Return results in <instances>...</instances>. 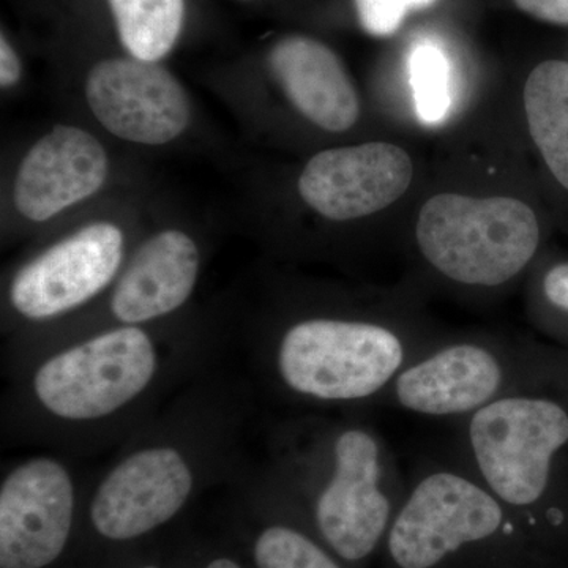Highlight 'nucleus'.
Masks as SVG:
<instances>
[{
	"label": "nucleus",
	"instance_id": "nucleus-11",
	"mask_svg": "<svg viewBox=\"0 0 568 568\" xmlns=\"http://www.w3.org/2000/svg\"><path fill=\"white\" fill-rule=\"evenodd\" d=\"M85 102L119 140L163 145L181 136L192 119L189 95L159 62L103 59L89 71Z\"/></svg>",
	"mask_w": 568,
	"mask_h": 568
},
{
	"label": "nucleus",
	"instance_id": "nucleus-17",
	"mask_svg": "<svg viewBox=\"0 0 568 568\" xmlns=\"http://www.w3.org/2000/svg\"><path fill=\"white\" fill-rule=\"evenodd\" d=\"M129 54L159 62L173 50L185 20V0H108Z\"/></svg>",
	"mask_w": 568,
	"mask_h": 568
},
{
	"label": "nucleus",
	"instance_id": "nucleus-18",
	"mask_svg": "<svg viewBox=\"0 0 568 568\" xmlns=\"http://www.w3.org/2000/svg\"><path fill=\"white\" fill-rule=\"evenodd\" d=\"M410 88L418 121L437 126L454 106V71L446 51L433 41H422L410 51Z\"/></svg>",
	"mask_w": 568,
	"mask_h": 568
},
{
	"label": "nucleus",
	"instance_id": "nucleus-5",
	"mask_svg": "<svg viewBox=\"0 0 568 568\" xmlns=\"http://www.w3.org/2000/svg\"><path fill=\"white\" fill-rule=\"evenodd\" d=\"M549 555L454 452L422 458L381 549V568H547Z\"/></svg>",
	"mask_w": 568,
	"mask_h": 568
},
{
	"label": "nucleus",
	"instance_id": "nucleus-4",
	"mask_svg": "<svg viewBox=\"0 0 568 568\" xmlns=\"http://www.w3.org/2000/svg\"><path fill=\"white\" fill-rule=\"evenodd\" d=\"M261 463L347 566L379 559L407 488L379 429L351 416L295 413L268 426Z\"/></svg>",
	"mask_w": 568,
	"mask_h": 568
},
{
	"label": "nucleus",
	"instance_id": "nucleus-8",
	"mask_svg": "<svg viewBox=\"0 0 568 568\" xmlns=\"http://www.w3.org/2000/svg\"><path fill=\"white\" fill-rule=\"evenodd\" d=\"M414 239L418 256L444 282L497 291L517 282L536 261L541 224L518 197L439 193L422 205Z\"/></svg>",
	"mask_w": 568,
	"mask_h": 568
},
{
	"label": "nucleus",
	"instance_id": "nucleus-9",
	"mask_svg": "<svg viewBox=\"0 0 568 568\" xmlns=\"http://www.w3.org/2000/svg\"><path fill=\"white\" fill-rule=\"evenodd\" d=\"M89 485L80 458L58 452L3 467L0 568H54L77 551Z\"/></svg>",
	"mask_w": 568,
	"mask_h": 568
},
{
	"label": "nucleus",
	"instance_id": "nucleus-2",
	"mask_svg": "<svg viewBox=\"0 0 568 568\" xmlns=\"http://www.w3.org/2000/svg\"><path fill=\"white\" fill-rule=\"evenodd\" d=\"M257 405L248 377L224 362L183 387L91 478L77 549L103 562L230 487L252 463L246 444Z\"/></svg>",
	"mask_w": 568,
	"mask_h": 568
},
{
	"label": "nucleus",
	"instance_id": "nucleus-3",
	"mask_svg": "<svg viewBox=\"0 0 568 568\" xmlns=\"http://www.w3.org/2000/svg\"><path fill=\"white\" fill-rule=\"evenodd\" d=\"M436 338L405 313L308 310L257 325L241 354L257 398L297 413H357L383 406Z\"/></svg>",
	"mask_w": 568,
	"mask_h": 568
},
{
	"label": "nucleus",
	"instance_id": "nucleus-12",
	"mask_svg": "<svg viewBox=\"0 0 568 568\" xmlns=\"http://www.w3.org/2000/svg\"><path fill=\"white\" fill-rule=\"evenodd\" d=\"M413 179V159L405 149L372 141L316 153L298 175L297 189L323 219L347 223L390 207Z\"/></svg>",
	"mask_w": 568,
	"mask_h": 568
},
{
	"label": "nucleus",
	"instance_id": "nucleus-20",
	"mask_svg": "<svg viewBox=\"0 0 568 568\" xmlns=\"http://www.w3.org/2000/svg\"><path fill=\"white\" fill-rule=\"evenodd\" d=\"M537 302L551 315L568 320V261L545 268L537 282Z\"/></svg>",
	"mask_w": 568,
	"mask_h": 568
},
{
	"label": "nucleus",
	"instance_id": "nucleus-21",
	"mask_svg": "<svg viewBox=\"0 0 568 568\" xmlns=\"http://www.w3.org/2000/svg\"><path fill=\"white\" fill-rule=\"evenodd\" d=\"M173 568H252L241 555V551L234 548L203 547L186 552Z\"/></svg>",
	"mask_w": 568,
	"mask_h": 568
},
{
	"label": "nucleus",
	"instance_id": "nucleus-22",
	"mask_svg": "<svg viewBox=\"0 0 568 568\" xmlns=\"http://www.w3.org/2000/svg\"><path fill=\"white\" fill-rule=\"evenodd\" d=\"M514 3L536 20L568 26V0H514Z\"/></svg>",
	"mask_w": 568,
	"mask_h": 568
},
{
	"label": "nucleus",
	"instance_id": "nucleus-1",
	"mask_svg": "<svg viewBox=\"0 0 568 568\" xmlns=\"http://www.w3.org/2000/svg\"><path fill=\"white\" fill-rule=\"evenodd\" d=\"M226 354L222 339L174 317L103 328L2 361V443L95 457L121 446Z\"/></svg>",
	"mask_w": 568,
	"mask_h": 568
},
{
	"label": "nucleus",
	"instance_id": "nucleus-24",
	"mask_svg": "<svg viewBox=\"0 0 568 568\" xmlns=\"http://www.w3.org/2000/svg\"><path fill=\"white\" fill-rule=\"evenodd\" d=\"M103 566L110 568H173L164 566L159 558L140 555L138 548L129 549V551H123L121 555L103 560Z\"/></svg>",
	"mask_w": 568,
	"mask_h": 568
},
{
	"label": "nucleus",
	"instance_id": "nucleus-19",
	"mask_svg": "<svg viewBox=\"0 0 568 568\" xmlns=\"http://www.w3.org/2000/svg\"><path fill=\"white\" fill-rule=\"evenodd\" d=\"M437 0H354L358 22L368 36L392 37L410 11L425 10Z\"/></svg>",
	"mask_w": 568,
	"mask_h": 568
},
{
	"label": "nucleus",
	"instance_id": "nucleus-16",
	"mask_svg": "<svg viewBox=\"0 0 568 568\" xmlns=\"http://www.w3.org/2000/svg\"><path fill=\"white\" fill-rule=\"evenodd\" d=\"M530 140L548 173L568 193V62L549 59L530 71L523 89Z\"/></svg>",
	"mask_w": 568,
	"mask_h": 568
},
{
	"label": "nucleus",
	"instance_id": "nucleus-10",
	"mask_svg": "<svg viewBox=\"0 0 568 568\" xmlns=\"http://www.w3.org/2000/svg\"><path fill=\"white\" fill-rule=\"evenodd\" d=\"M129 260L122 227L93 222L33 254L7 283V338L51 327L110 291Z\"/></svg>",
	"mask_w": 568,
	"mask_h": 568
},
{
	"label": "nucleus",
	"instance_id": "nucleus-15",
	"mask_svg": "<svg viewBox=\"0 0 568 568\" xmlns=\"http://www.w3.org/2000/svg\"><path fill=\"white\" fill-rule=\"evenodd\" d=\"M268 67L286 99L313 125L343 133L361 118V97L345 63L323 41L284 37L268 52Z\"/></svg>",
	"mask_w": 568,
	"mask_h": 568
},
{
	"label": "nucleus",
	"instance_id": "nucleus-6",
	"mask_svg": "<svg viewBox=\"0 0 568 568\" xmlns=\"http://www.w3.org/2000/svg\"><path fill=\"white\" fill-rule=\"evenodd\" d=\"M450 450L547 551L568 529L560 493L568 407L547 390L508 396L454 424Z\"/></svg>",
	"mask_w": 568,
	"mask_h": 568
},
{
	"label": "nucleus",
	"instance_id": "nucleus-23",
	"mask_svg": "<svg viewBox=\"0 0 568 568\" xmlns=\"http://www.w3.org/2000/svg\"><path fill=\"white\" fill-rule=\"evenodd\" d=\"M22 69L20 55L11 47L6 36L0 39V85L3 89L13 88L21 80Z\"/></svg>",
	"mask_w": 568,
	"mask_h": 568
},
{
	"label": "nucleus",
	"instance_id": "nucleus-14",
	"mask_svg": "<svg viewBox=\"0 0 568 568\" xmlns=\"http://www.w3.org/2000/svg\"><path fill=\"white\" fill-rule=\"evenodd\" d=\"M108 175L110 156L102 142L80 126L55 125L22 159L14 207L28 222H50L99 193Z\"/></svg>",
	"mask_w": 568,
	"mask_h": 568
},
{
	"label": "nucleus",
	"instance_id": "nucleus-7",
	"mask_svg": "<svg viewBox=\"0 0 568 568\" xmlns=\"http://www.w3.org/2000/svg\"><path fill=\"white\" fill-rule=\"evenodd\" d=\"M549 377L548 355L517 336H437L399 373L383 406L455 424L508 396L545 390Z\"/></svg>",
	"mask_w": 568,
	"mask_h": 568
},
{
	"label": "nucleus",
	"instance_id": "nucleus-13",
	"mask_svg": "<svg viewBox=\"0 0 568 568\" xmlns=\"http://www.w3.org/2000/svg\"><path fill=\"white\" fill-rule=\"evenodd\" d=\"M226 491L241 523L239 551L250 567L353 568L317 536L263 463H250Z\"/></svg>",
	"mask_w": 568,
	"mask_h": 568
}]
</instances>
